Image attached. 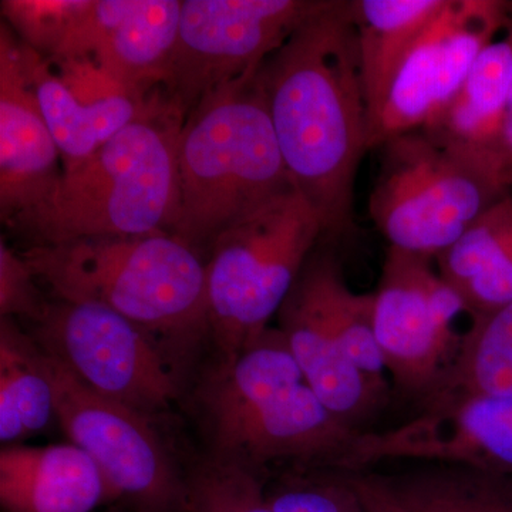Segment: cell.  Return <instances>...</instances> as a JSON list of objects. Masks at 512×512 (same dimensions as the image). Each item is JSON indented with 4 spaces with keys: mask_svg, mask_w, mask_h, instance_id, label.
Here are the masks:
<instances>
[{
    "mask_svg": "<svg viewBox=\"0 0 512 512\" xmlns=\"http://www.w3.org/2000/svg\"><path fill=\"white\" fill-rule=\"evenodd\" d=\"M187 409L198 420L202 454L266 478L286 467L346 471L363 433L316 396L272 326L231 362L202 366Z\"/></svg>",
    "mask_w": 512,
    "mask_h": 512,
    "instance_id": "2",
    "label": "cell"
},
{
    "mask_svg": "<svg viewBox=\"0 0 512 512\" xmlns=\"http://www.w3.org/2000/svg\"><path fill=\"white\" fill-rule=\"evenodd\" d=\"M377 148L369 215L389 247L436 258L511 192L493 167L440 146L421 130Z\"/></svg>",
    "mask_w": 512,
    "mask_h": 512,
    "instance_id": "7",
    "label": "cell"
},
{
    "mask_svg": "<svg viewBox=\"0 0 512 512\" xmlns=\"http://www.w3.org/2000/svg\"><path fill=\"white\" fill-rule=\"evenodd\" d=\"M508 29H510L512 37V13L508 18ZM491 163H493L497 174L500 175L501 183L512 191V79L503 123H501L497 140H495L493 151H491Z\"/></svg>",
    "mask_w": 512,
    "mask_h": 512,
    "instance_id": "33",
    "label": "cell"
},
{
    "mask_svg": "<svg viewBox=\"0 0 512 512\" xmlns=\"http://www.w3.org/2000/svg\"><path fill=\"white\" fill-rule=\"evenodd\" d=\"M511 79L512 37L507 20L500 35L478 55L453 100L420 130L440 146L494 168L491 151L503 123Z\"/></svg>",
    "mask_w": 512,
    "mask_h": 512,
    "instance_id": "17",
    "label": "cell"
},
{
    "mask_svg": "<svg viewBox=\"0 0 512 512\" xmlns=\"http://www.w3.org/2000/svg\"><path fill=\"white\" fill-rule=\"evenodd\" d=\"M256 76L286 170L318 215L322 241L349 238L370 127L348 0H326Z\"/></svg>",
    "mask_w": 512,
    "mask_h": 512,
    "instance_id": "1",
    "label": "cell"
},
{
    "mask_svg": "<svg viewBox=\"0 0 512 512\" xmlns=\"http://www.w3.org/2000/svg\"><path fill=\"white\" fill-rule=\"evenodd\" d=\"M45 355L55 387L57 423L70 443L100 468L111 505L128 512H187V461L170 431L90 392Z\"/></svg>",
    "mask_w": 512,
    "mask_h": 512,
    "instance_id": "9",
    "label": "cell"
},
{
    "mask_svg": "<svg viewBox=\"0 0 512 512\" xmlns=\"http://www.w3.org/2000/svg\"><path fill=\"white\" fill-rule=\"evenodd\" d=\"M37 276L26 259L0 239V318H23L37 323L50 301L37 286Z\"/></svg>",
    "mask_w": 512,
    "mask_h": 512,
    "instance_id": "29",
    "label": "cell"
},
{
    "mask_svg": "<svg viewBox=\"0 0 512 512\" xmlns=\"http://www.w3.org/2000/svg\"><path fill=\"white\" fill-rule=\"evenodd\" d=\"M463 394L512 396V303L470 316L457 356L417 409Z\"/></svg>",
    "mask_w": 512,
    "mask_h": 512,
    "instance_id": "23",
    "label": "cell"
},
{
    "mask_svg": "<svg viewBox=\"0 0 512 512\" xmlns=\"http://www.w3.org/2000/svg\"><path fill=\"white\" fill-rule=\"evenodd\" d=\"M23 45L26 70L35 89L50 133L62 157L63 168L82 163L140 119L156 103L160 90L148 99L114 97L100 103H80L52 70L49 59Z\"/></svg>",
    "mask_w": 512,
    "mask_h": 512,
    "instance_id": "18",
    "label": "cell"
},
{
    "mask_svg": "<svg viewBox=\"0 0 512 512\" xmlns=\"http://www.w3.org/2000/svg\"><path fill=\"white\" fill-rule=\"evenodd\" d=\"M511 12L512 3L500 0H446L394 79L370 130V148L439 116Z\"/></svg>",
    "mask_w": 512,
    "mask_h": 512,
    "instance_id": "12",
    "label": "cell"
},
{
    "mask_svg": "<svg viewBox=\"0 0 512 512\" xmlns=\"http://www.w3.org/2000/svg\"><path fill=\"white\" fill-rule=\"evenodd\" d=\"M57 421L46 355L29 330L0 318V441L16 446Z\"/></svg>",
    "mask_w": 512,
    "mask_h": 512,
    "instance_id": "22",
    "label": "cell"
},
{
    "mask_svg": "<svg viewBox=\"0 0 512 512\" xmlns=\"http://www.w3.org/2000/svg\"><path fill=\"white\" fill-rule=\"evenodd\" d=\"M26 70L23 45L0 25V218L3 224L28 210L50 190L62 171Z\"/></svg>",
    "mask_w": 512,
    "mask_h": 512,
    "instance_id": "15",
    "label": "cell"
},
{
    "mask_svg": "<svg viewBox=\"0 0 512 512\" xmlns=\"http://www.w3.org/2000/svg\"><path fill=\"white\" fill-rule=\"evenodd\" d=\"M87 3L89 0H2L0 9L3 22L20 42L53 59Z\"/></svg>",
    "mask_w": 512,
    "mask_h": 512,
    "instance_id": "28",
    "label": "cell"
},
{
    "mask_svg": "<svg viewBox=\"0 0 512 512\" xmlns=\"http://www.w3.org/2000/svg\"><path fill=\"white\" fill-rule=\"evenodd\" d=\"M5 512H92L111 505L100 468L72 443L6 446L0 453Z\"/></svg>",
    "mask_w": 512,
    "mask_h": 512,
    "instance_id": "16",
    "label": "cell"
},
{
    "mask_svg": "<svg viewBox=\"0 0 512 512\" xmlns=\"http://www.w3.org/2000/svg\"><path fill=\"white\" fill-rule=\"evenodd\" d=\"M265 497L274 512H367L348 471L286 467L269 474Z\"/></svg>",
    "mask_w": 512,
    "mask_h": 512,
    "instance_id": "26",
    "label": "cell"
},
{
    "mask_svg": "<svg viewBox=\"0 0 512 512\" xmlns=\"http://www.w3.org/2000/svg\"><path fill=\"white\" fill-rule=\"evenodd\" d=\"M184 117L164 93L92 157L62 174L5 225L29 247L80 239L170 234L177 211V146Z\"/></svg>",
    "mask_w": 512,
    "mask_h": 512,
    "instance_id": "4",
    "label": "cell"
},
{
    "mask_svg": "<svg viewBox=\"0 0 512 512\" xmlns=\"http://www.w3.org/2000/svg\"><path fill=\"white\" fill-rule=\"evenodd\" d=\"M107 512H128V511L123 510V508L117 507V505H111V507H109V511H107Z\"/></svg>",
    "mask_w": 512,
    "mask_h": 512,
    "instance_id": "34",
    "label": "cell"
},
{
    "mask_svg": "<svg viewBox=\"0 0 512 512\" xmlns=\"http://www.w3.org/2000/svg\"><path fill=\"white\" fill-rule=\"evenodd\" d=\"M470 315L512 303V191L491 205L453 247L434 258Z\"/></svg>",
    "mask_w": 512,
    "mask_h": 512,
    "instance_id": "20",
    "label": "cell"
},
{
    "mask_svg": "<svg viewBox=\"0 0 512 512\" xmlns=\"http://www.w3.org/2000/svg\"><path fill=\"white\" fill-rule=\"evenodd\" d=\"M278 328L306 383L339 420L367 431L389 402L390 390L363 375L333 332L323 306L313 252L278 312Z\"/></svg>",
    "mask_w": 512,
    "mask_h": 512,
    "instance_id": "14",
    "label": "cell"
},
{
    "mask_svg": "<svg viewBox=\"0 0 512 512\" xmlns=\"http://www.w3.org/2000/svg\"><path fill=\"white\" fill-rule=\"evenodd\" d=\"M134 5L136 0H89L53 59L93 57Z\"/></svg>",
    "mask_w": 512,
    "mask_h": 512,
    "instance_id": "30",
    "label": "cell"
},
{
    "mask_svg": "<svg viewBox=\"0 0 512 512\" xmlns=\"http://www.w3.org/2000/svg\"><path fill=\"white\" fill-rule=\"evenodd\" d=\"M49 60L56 64L57 77L80 103L94 104L114 97L131 96L93 57Z\"/></svg>",
    "mask_w": 512,
    "mask_h": 512,
    "instance_id": "31",
    "label": "cell"
},
{
    "mask_svg": "<svg viewBox=\"0 0 512 512\" xmlns=\"http://www.w3.org/2000/svg\"><path fill=\"white\" fill-rule=\"evenodd\" d=\"M56 299L103 306L147 332L192 384L210 353L207 259L161 234L80 239L20 252Z\"/></svg>",
    "mask_w": 512,
    "mask_h": 512,
    "instance_id": "3",
    "label": "cell"
},
{
    "mask_svg": "<svg viewBox=\"0 0 512 512\" xmlns=\"http://www.w3.org/2000/svg\"><path fill=\"white\" fill-rule=\"evenodd\" d=\"M446 0H349L372 130L407 56Z\"/></svg>",
    "mask_w": 512,
    "mask_h": 512,
    "instance_id": "19",
    "label": "cell"
},
{
    "mask_svg": "<svg viewBox=\"0 0 512 512\" xmlns=\"http://www.w3.org/2000/svg\"><path fill=\"white\" fill-rule=\"evenodd\" d=\"M417 461L512 476L511 394H463L426 404L393 429L360 434L348 473Z\"/></svg>",
    "mask_w": 512,
    "mask_h": 512,
    "instance_id": "13",
    "label": "cell"
},
{
    "mask_svg": "<svg viewBox=\"0 0 512 512\" xmlns=\"http://www.w3.org/2000/svg\"><path fill=\"white\" fill-rule=\"evenodd\" d=\"M326 0H183L163 87L184 117L205 97L258 73Z\"/></svg>",
    "mask_w": 512,
    "mask_h": 512,
    "instance_id": "10",
    "label": "cell"
},
{
    "mask_svg": "<svg viewBox=\"0 0 512 512\" xmlns=\"http://www.w3.org/2000/svg\"><path fill=\"white\" fill-rule=\"evenodd\" d=\"M256 74L205 97L178 137L170 234L205 259L225 229L296 188Z\"/></svg>",
    "mask_w": 512,
    "mask_h": 512,
    "instance_id": "5",
    "label": "cell"
},
{
    "mask_svg": "<svg viewBox=\"0 0 512 512\" xmlns=\"http://www.w3.org/2000/svg\"><path fill=\"white\" fill-rule=\"evenodd\" d=\"M30 335L80 384L164 430L187 407L192 382L147 332L92 303L55 299Z\"/></svg>",
    "mask_w": 512,
    "mask_h": 512,
    "instance_id": "8",
    "label": "cell"
},
{
    "mask_svg": "<svg viewBox=\"0 0 512 512\" xmlns=\"http://www.w3.org/2000/svg\"><path fill=\"white\" fill-rule=\"evenodd\" d=\"M266 477L201 456L187 463V512H274Z\"/></svg>",
    "mask_w": 512,
    "mask_h": 512,
    "instance_id": "27",
    "label": "cell"
},
{
    "mask_svg": "<svg viewBox=\"0 0 512 512\" xmlns=\"http://www.w3.org/2000/svg\"><path fill=\"white\" fill-rule=\"evenodd\" d=\"M379 476L413 512H512V476L436 464Z\"/></svg>",
    "mask_w": 512,
    "mask_h": 512,
    "instance_id": "24",
    "label": "cell"
},
{
    "mask_svg": "<svg viewBox=\"0 0 512 512\" xmlns=\"http://www.w3.org/2000/svg\"><path fill=\"white\" fill-rule=\"evenodd\" d=\"M183 0H136L93 59L137 99L163 86L177 40Z\"/></svg>",
    "mask_w": 512,
    "mask_h": 512,
    "instance_id": "21",
    "label": "cell"
},
{
    "mask_svg": "<svg viewBox=\"0 0 512 512\" xmlns=\"http://www.w3.org/2000/svg\"><path fill=\"white\" fill-rule=\"evenodd\" d=\"M367 512H413L372 470L349 473Z\"/></svg>",
    "mask_w": 512,
    "mask_h": 512,
    "instance_id": "32",
    "label": "cell"
},
{
    "mask_svg": "<svg viewBox=\"0 0 512 512\" xmlns=\"http://www.w3.org/2000/svg\"><path fill=\"white\" fill-rule=\"evenodd\" d=\"M326 315L357 369L392 392L375 330V295L356 293L346 284L333 242L320 241L313 251ZM393 393V392H392Z\"/></svg>",
    "mask_w": 512,
    "mask_h": 512,
    "instance_id": "25",
    "label": "cell"
},
{
    "mask_svg": "<svg viewBox=\"0 0 512 512\" xmlns=\"http://www.w3.org/2000/svg\"><path fill=\"white\" fill-rule=\"evenodd\" d=\"M375 295L376 339L392 392L417 406L460 349L457 322L471 316L434 258L387 248Z\"/></svg>",
    "mask_w": 512,
    "mask_h": 512,
    "instance_id": "11",
    "label": "cell"
},
{
    "mask_svg": "<svg viewBox=\"0 0 512 512\" xmlns=\"http://www.w3.org/2000/svg\"><path fill=\"white\" fill-rule=\"evenodd\" d=\"M323 239L318 215L292 188L215 239L207 258L210 353L225 365L269 328Z\"/></svg>",
    "mask_w": 512,
    "mask_h": 512,
    "instance_id": "6",
    "label": "cell"
}]
</instances>
